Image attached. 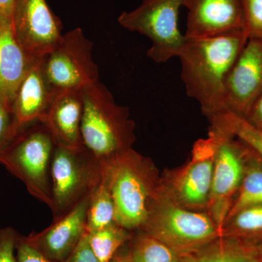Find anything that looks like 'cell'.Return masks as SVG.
Wrapping results in <instances>:
<instances>
[{"instance_id":"obj_9","label":"cell","mask_w":262,"mask_h":262,"mask_svg":"<svg viewBox=\"0 0 262 262\" xmlns=\"http://www.w3.org/2000/svg\"><path fill=\"white\" fill-rule=\"evenodd\" d=\"M215 152L211 194L207 213L220 228L228 215L246 170L248 147L232 134L210 125Z\"/></svg>"},{"instance_id":"obj_13","label":"cell","mask_w":262,"mask_h":262,"mask_svg":"<svg viewBox=\"0 0 262 262\" xmlns=\"http://www.w3.org/2000/svg\"><path fill=\"white\" fill-rule=\"evenodd\" d=\"M183 6L188 9L186 37L246 32L241 0H184Z\"/></svg>"},{"instance_id":"obj_2","label":"cell","mask_w":262,"mask_h":262,"mask_svg":"<svg viewBox=\"0 0 262 262\" xmlns=\"http://www.w3.org/2000/svg\"><path fill=\"white\" fill-rule=\"evenodd\" d=\"M102 165L115 203V222L130 232L140 230L159 194V170L133 148Z\"/></svg>"},{"instance_id":"obj_8","label":"cell","mask_w":262,"mask_h":262,"mask_svg":"<svg viewBox=\"0 0 262 262\" xmlns=\"http://www.w3.org/2000/svg\"><path fill=\"white\" fill-rule=\"evenodd\" d=\"M184 0H143L139 7L119 16L122 27L145 36L151 42L146 55L155 63L178 57L185 36L179 31V10Z\"/></svg>"},{"instance_id":"obj_23","label":"cell","mask_w":262,"mask_h":262,"mask_svg":"<svg viewBox=\"0 0 262 262\" xmlns=\"http://www.w3.org/2000/svg\"><path fill=\"white\" fill-rule=\"evenodd\" d=\"M128 246L132 262H179L180 258L166 245L141 230L133 232Z\"/></svg>"},{"instance_id":"obj_1","label":"cell","mask_w":262,"mask_h":262,"mask_svg":"<svg viewBox=\"0 0 262 262\" xmlns=\"http://www.w3.org/2000/svg\"><path fill=\"white\" fill-rule=\"evenodd\" d=\"M248 39L247 33L188 38L179 52L181 77L189 97L196 100L208 120L225 113L226 77Z\"/></svg>"},{"instance_id":"obj_11","label":"cell","mask_w":262,"mask_h":262,"mask_svg":"<svg viewBox=\"0 0 262 262\" xmlns=\"http://www.w3.org/2000/svg\"><path fill=\"white\" fill-rule=\"evenodd\" d=\"M13 27L29 58L46 56L63 35L61 21L46 0H15Z\"/></svg>"},{"instance_id":"obj_14","label":"cell","mask_w":262,"mask_h":262,"mask_svg":"<svg viewBox=\"0 0 262 262\" xmlns=\"http://www.w3.org/2000/svg\"><path fill=\"white\" fill-rule=\"evenodd\" d=\"M89 198L44 230L24 236L43 256L54 262H64L86 232V211Z\"/></svg>"},{"instance_id":"obj_19","label":"cell","mask_w":262,"mask_h":262,"mask_svg":"<svg viewBox=\"0 0 262 262\" xmlns=\"http://www.w3.org/2000/svg\"><path fill=\"white\" fill-rule=\"evenodd\" d=\"M220 237L257 244L262 241V205L241 208L231 215L220 228Z\"/></svg>"},{"instance_id":"obj_32","label":"cell","mask_w":262,"mask_h":262,"mask_svg":"<svg viewBox=\"0 0 262 262\" xmlns=\"http://www.w3.org/2000/svg\"><path fill=\"white\" fill-rule=\"evenodd\" d=\"M122 248L115 255L111 262H132L130 252H129V246L127 249H122Z\"/></svg>"},{"instance_id":"obj_10","label":"cell","mask_w":262,"mask_h":262,"mask_svg":"<svg viewBox=\"0 0 262 262\" xmlns=\"http://www.w3.org/2000/svg\"><path fill=\"white\" fill-rule=\"evenodd\" d=\"M93 42L75 28L62 35L56 47L43 59V70L53 90L82 91L99 81L93 58Z\"/></svg>"},{"instance_id":"obj_22","label":"cell","mask_w":262,"mask_h":262,"mask_svg":"<svg viewBox=\"0 0 262 262\" xmlns=\"http://www.w3.org/2000/svg\"><path fill=\"white\" fill-rule=\"evenodd\" d=\"M87 234L90 246L98 261L111 262L130 241L133 232L115 223Z\"/></svg>"},{"instance_id":"obj_18","label":"cell","mask_w":262,"mask_h":262,"mask_svg":"<svg viewBox=\"0 0 262 262\" xmlns=\"http://www.w3.org/2000/svg\"><path fill=\"white\" fill-rule=\"evenodd\" d=\"M179 262H258L256 245L220 237L200 249L180 256Z\"/></svg>"},{"instance_id":"obj_33","label":"cell","mask_w":262,"mask_h":262,"mask_svg":"<svg viewBox=\"0 0 262 262\" xmlns=\"http://www.w3.org/2000/svg\"><path fill=\"white\" fill-rule=\"evenodd\" d=\"M258 253V262H262V241L256 244Z\"/></svg>"},{"instance_id":"obj_7","label":"cell","mask_w":262,"mask_h":262,"mask_svg":"<svg viewBox=\"0 0 262 262\" xmlns=\"http://www.w3.org/2000/svg\"><path fill=\"white\" fill-rule=\"evenodd\" d=\"M215 152V141L211 134H208L206 139H198L187 163L161 174L160 194L183 208L207 212Z\"/></svg>"},{"instance_id":"obj_15","label":"cell","mask_w":262,"mask_h":262,"mask_svg":"<svg viewBox=\"0 0 262 262\" xmlns=\"http://www.w3.org/2000/svg\"><path fill=\"white\" fill-rule=\"evenodd\" d=\"M44 57L30 58L12 108L10 140L24 127L39 121L51 103L53 90L45 76Z\"/></svg>"},{"instance_id":"obj_25","label":"cell","mask_w":262,"mask_h":262,"mask_svg":"<svg viewBox=\"0 0 262 262\" xmlns=\"http://www.w3.org/2000/svg\"><path fill=\"white\" fill-rule=\"evenodd\" d=\"M248 39L262 40V0H241Z\"/></svg>"},{"instance_id":"obj_26","label":"cell","mask_w":262,"mask_h":262,"mask_svg":"<svg viewBox=\"0 0 262 262\" xmlns=\"http://www.w3.org/2000/svg\"><path fill=\"white\" fill-rule=\"evenodd\" d=\"M18 236L13 227L0 228V262H18L15 249Z\"/></svg>"},{"instance_id":"obj_6","label":"cell","mask_w":262,"mask_h":262,"mask_svg":"<svg viewBox=\"0 0 262 262\" xmlns=\"http://www.w3.org/2000/svg\"><path fill=\"white\" fill-rule=\"evenodd\" d=\"M103 165L84 146H55L51 165L53 221L67 214L98 187Z\"/></svg>"},{"instance_id":"obj_3","label":"cell","mask_w":262,"mask_h":262,"mask_svg":"<svg viewBox=\"0 0 262 262\" xmlns=\"http://www.w3.org/2000/svg\"><path fill=\"white\" fill-rule=\"evenodd\" d=\"M82 144L101 164L132 149L135 122L128 107L117 104L113 95L98 82L82 90Z\"/></svg>"},{"instance_id":"obj_17","label":"cell","mask_w":262,"mask_h":262,"mask_svg":"<svg viewBox=\"0 0 262 262\" xmlns=\"http://www.w3.org/2000/svg\"><path fill=\"white\" fill-rule=\"evenodd\" d=\"M29 61L15 38L13 22L0 18V100L10 114Z\"/></svg>"},{"instance_id":"obj_4","label":"cell","mask_w":262,"mask_h":262,"mask_svg":"<svg viewBox=\"0 0 262 262\" xmlns=\"http://www.w3.org/2000/svg\"><path fill=\"white\" fill-rule=\"evenodd\" d=\"M56 144L40 121L18 131L0 149V165L19 179L29 194L51 209L52 157Z\"/></svg>"},{"instance_id":"obj_5","label":"cell","mask_w":262,"mask_h":262,"mask_svg":"<svg viewBox=\"0 0 262 262\" xmlns=\"http://www.w3.org/2000/svg\"><path fill=\"white\" fill-rule=\"evenodd\" d=\"M141 231L168 246L179 256L220 237V228L207 212L183 208L158 194Z\"/></svg>"},{"instance_id":"obj_30","label":"cell","mask_w":262,"mask_h":262,"mask_svg":"<svg viewBox=\"0 0 262 262\" xmlns=\"http://www.w3.org/2000/svg\"><path fill=\"white\" fill-rule=\"evenodd\" d=\"M244 119L251 126L262 133V94L253 103L247 115Z\"/></svg>"},{"instance_id":"obj_31","label":"cell","mask_w":262,"mask_h":262,"mask_svg":"<svg viewBox=\"0 0 262 262\" xmlns=\"http://www.w3.org/2000/svg\"><path fill=\"white\" fill-rule=\"evenodd\" d=\"M15 0H0V18L13 22Z\"/></svg>"},{"instance_id":"obj_24","label":"cell","mask_w":262,"mask_h":262,"mask_svg":"<svg viewBox=\"0 0 262 262\" xmlns=\"http://www.w3.org/2000/svg\"><path fill=\"white\" fill-rule=\"evenodd\" d=\"M208 121L210 125L227 131L242 141L262 159V133L251 126L245 119L226 113L215 115Z\"/></svg>"},{"instance_id":"obj_29","label":"cell","mask_w":262,"mask_h":262,"mask_svg":"<svg viewBox=\"0 0 262 262\" xmlns=\"http://www.w3.org/2000/svg\"><path fill=\"white\" fill-rule=\"evenodd\" d=\"M11 114L0 100V149L10 141Z\"/></svg>"},{"instance_id":"obj_21","label":"cell","mask_w":262,"mask_h":262,"mask_svg":"<svg viewBox=\"0 0 262 262\" xmlns=\"http://www.w3.org/2000/svg\"><path fill=\"white\" fill-rule=\"evenodd\" d=\"M115 223V203L103 170L101 182L90 198L86 211V232H92Z\"/></svg>"},{"instance_id":"obj_27","label":"cell","mask_w":262,"mask_h":262,"mask_svg":"<svg viewBox=\"0 0 262 262\" xmlns=\"http://www.w3.org/2000/svg\"><path fill=\"white\" fill-rule=\"evenodd\" d=\"M16 257L18 262H54L48 259L18 234L16 242Z\"/></svg>"},{"instance_id":"obj_12","label":"cell","mask_w":262,"mask_h":262,"mask_svg":"<svg viewBox=\"0 0 262 262\" xmlns=\"http://www.w3.org/2000/svg\"><path fill=\"white\" fill-rule=\"evenodd\" d=\"M262 94V40L248 39L225 82V113L245 118Z\"/></svg>"},{"instance_id":"obj_28","label":"cell","mask_w":262,"mask_h":262,"mask_svg":"<svg viewBox=\"0 0 262 262\" xmlns=\"http://www.w3.org/2000/svg\"><path fill=\"white\" fill-rule=\"evenodd\" d=\"M64 262H100L90 246L87 232Z\"/></svg>"},{"instance_id":"obj_20","label":"cell","mask_w":262,"mask_h":262,"mask_svg":"<svg viewBox=\"0 0 262 262\" xmlns=\"http://www.w3.org/2000/svg\"><path fill=\"white\" fill-rule=\"evenodd\" d=\"M248 149L244 179L227 218L245 207L262 205V159Z\"/></svg>"},{"instance_id":"obj_16","label":"cell","mask_w":262,"mask_h":262,"mask_svg":"<svg viewBox=\"0 0 262 262\" xmlns=\"http://www.w3.org/2000/svg\"><path fill=\"white\" fill-rule=\"evenodd\" d=\"M83 113L82 91L53 90L51 103L39 121L49 131L56 146L80 148Z\"/></svg>"}]
</instances>
